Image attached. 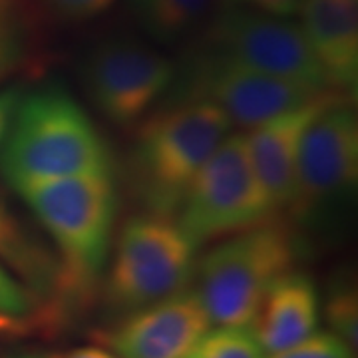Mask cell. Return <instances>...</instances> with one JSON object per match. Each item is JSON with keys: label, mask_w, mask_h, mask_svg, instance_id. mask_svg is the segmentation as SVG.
Returning a JSON list of instances; mask_svg holds the SVG:
<instances>
[{"label": "cell", "mask_w": 358, "mask_h": 358, "mask_svg": "<svg viewBox=\"0 0 358 358\" xmlns=\"http://www.w3.org/2000/svg\"><path fill=\"white\" fill-rule=\"evenodd\" d=\"M112 171L108 145L62 88L20 98L0 148V173L14 192L28 183Z\"/></svg>", "instance_id": "cell-1"}, {"label": "cell", "mask_w": 358, "mask_h": 358, "mask_svg": "<svg viewBox=\"0 0 358 358\" xmlns=\"http://www.w3.org/2000/svg\"><path fill=\"white\" fill-rule=\"evenodd\" d=\"M16 192L62 255L58 293L80 299L100 277L110 255L117 211L112 171L36 181Z\"/></svg>", "instance_id": "cell-2"}, {"label": "cell", "mask_w": 358, "mask_h": 358, "mask_svg": "<svg viewBox=\"0 0 358 358\" xmlns=\"http://www.w3.org/2000/svg\"><path fill=\"white\" fill-rule=\"evenodd\" d=\"M231 129L229 117L207 100H185L141 128L129 179L148 213L176 217L195 176Z\"/></svg>", "instance_id": "cell-3"}, {"label": "cell", "mask_w": 358, "mask_h": 358, "mask_svg": "<svg viewBox=\"0 0 358 358\" xmlns=\"http://www.w3.org/2000/svg\"><path fill=\"white\" fill-rule=\"evenodd\" d=\"M287 227L265 221L215 245L193 268V291L211 324L249 327L271 285L294 263Z\"/></svg>", "instance_id": "cell-4"}, {"label": "cell", "mask_w": 358, "mask_h": 358, "mask_svg": "<svg viewBox=\"0 0 358 358\" xmlns=\"http://www.w3.org/2000/svg\"><path fill=\"white\" fill-rule=\"evenodd\" d=\"M275 213L257 178L243 134H229L209 155L178 209V227L199 249L257 227Z\"/></svg>", "instance_id": "cell-5"}, {"label": "cell", "mask_w": 358, "mask_h": 358, "mask_svg": "<svg viewBox=\"0 0 358 358\" xmlns=\"http://www.w3.org/2000/svg\"><path fill=\"white\" fill-rule=\"evenodd\" d=\"M195 247L171 217L145 213L124 225L106 285V305L131 315L189 287Z\"/></svg>", "instance_id": "cell-6"}, {"label": "cell", "mask_w": 358, "mask_h": 358, "mask_svg": "<svg viewBox=\"0 0 358 358\" xmlns=\"http://www.w3.org/2000/svg\"><path fill=\"white\" fill-rule=\"evenodd\" d=\"M203 50L313 92H334L301 24L289 16L229 4L207 20Z\"/></svg>", "instance_id": "cell-7"}, {"label": "cell", "mask_w": 358, "mask_h": 358, "mask_svg": "<svg viewBox=\"0 0 358 358\" xmlns=\"http://www.w3.org/2000/svg\"><path fill=\"white\" fill-rule=\"evenodd\" d=\"M358 179V120L341 100L320 103L301 138L296 164V197L291 213L313 221L348 199Z\"/></svg>", "instance_id": "cell-8"}, {"label": "cell", "mask_w": 358, "mask_h": 358, "mask_svg": "<svg viewBox=\"0 0 358 358\" xmlns=\"http://www.w3.org/2000/svg\"><path fill=\"white\" fill-rule=\"evenodd\" d=\"M80 74L100 114L117 126H129L171 86L176 64L143 42L112 38L86 54Z\"/></svg>", "instance_id": "cell-9"}, {"label": "cell", "mask_w": 358, "mask_h": 358, "mask_svg": "<svg viewBox=\"0 0 358 358\" xmlns=\"http://www.w3.org/2000/svg\"><path fill=\"white\" fill-rule=\"evenodd\" d=\"M187 100L215 103L229 117L231 126L255 129L265 122L320 102L336 92H313L203 50L195 62L192 78L187 80Z\"/></svg>", "instance_id": "cell-10"}, {"label": "cell", "mask_w": 358, "mask_h": 358, "mask_svg": "<svg viewBox=\"0 0 358 358\" xmlns=\"http://www.w3.org/2000/svg\"><path fill=\"white\" fill-rule=\"evenodd\" d=\"M209 329L203 303L187 287L128 315L102 341L120 358H183Z\"/></svg>", "instance_id": "cell-11"}, {"label": "cell", "mask_w": 358, "mask_h": 358, "mask_svg": "<svg viewBox=\"0 0 358 358\" xmlns=\"http://www.w3.org/2000/svg\"><path fill=\"white\" fill-rule=\"evenodd\" d=\"M334 96V94H331ZM331 96L282 114L263 126L249 129L245 136L247 152L255 169L257 178L267 193L268 201L275 213L282 209H291L296 197V164H299V148L301 138L307 128L308 120L319 110V106Z\"/></svg>", "instance_id": "cell-12"}, {"label": "cell", "mask_w": 358, "mask_h": 358, "mask_svg": "<svg viewBox=\"0 0 358 358\" xmlns=\"http://www.w3.org/2000/svg\"><path fill=\"white\" fill-rule=\"evenodd\" d=\"M301 28L334 92L358 84V0H303Z\"/></svg>", "instance_id": "cell-13"}, {"label": "cell", "mask_w": 358, "mask_h": 358, "mask_svg": "<svg viewBox=\"0 0 358 358\" xmlns=\"http://www.w3.org/2000/svg\"><path fill=\"white\" fill-rule=\"evenodd\" d=\"M265 355H277L307 341L319 327V294L303 273H285L271 285L249 324Z\"/></svg>", "instance_id": "cell-14"}, {"label": "cell", "mask_w": 358, "mask_h": 358, "mask_svg": "<svg viewBox=\"0 0 358 358\" xmlns=\"http://www.w3.org/2000/svg\"><path fill=\"white\" fill-rule=\"evenodd\" d=\"M0 259L14 268L36 296L58 293L60 263L44 245L20 227L13 213L0 201Z\"/></svg>", "instance_id": "cell-15"}, {"label": "cell", "mask_w": 358, "mask_h": 358, "mask_svg": "<svg viewBox=\"0 0 358 358\" xmlns=\"http://www.w3.org/2000/svg\"><path fill=\"white\" fill-rule=\"evenodd\" d=\"M221 0H128L136 24L155 42L171 44L203 26Z\"/></svg>", "instance_id": "cell-16"}, {"label": "cell", "mask_w": 358, "mask_h": 358, "mask_svg": "<svg viewBox=\"0 0 358 358\" xmlns=\"http://www.w3.org/2000/svg\"><path fill=\"white\" fill-rule=\"evenodd\" d=\"M32 32L30 0H0V84L28 58Z\"/></svg>", "instance_id": "cell-17"}, {"label": "cell", "mask_w": 358, "mask_h": 358, "mask_svg": "<svg viewBox=\"0 0 358 358\" xmlns=\"http://www.w3.org/2000/svg\"><path fill=\"white\" fill-rule=\"evenodd\" d=\"M183 358H267L251 327H219L193 345Z\"/></svg>", "instance_id": "cell-18"}, {"label": "cell", "mask_w": 358, "mask_h": 358, "mask_svg": "<svg viewBox=\"0 0 358 358\" xmlns=\"http://www.w3.org/2000/svg\"><path fill=\"white\" fill-rule=\"evenodd\" d=\"M327 319L333 329V333L343 338L346 345L352 350H357L358 341V305H357V293L355 289H350L348 282L336 285L329 303H327Z\"/></svg>", "instance_id": "cell-19"}, {"label": "cell", "mask_w": 358, "mask_h": 358, "mask_svg": "<svg viewBox=\"0 0 358 358\" xmlns=\"http://www.w3.org/2000/svg\"><path fill=\"white\" fill-rule=\"evenodd\" d=\"M268 358H355V350L334 333H315L307 341Z\"/></svg>", "instance_id": "cell-20"}, {"label": "cell", "mask_w": 358, "mask_h": 358, "mask_svg": "<svg viewBox=\"0 0 358 358\" xmlns=\"http://www.w3.org/2000/svg\"><path fill=\"white\" fill-rule=\"evenodd\" d=\"M46 16L60 22H84L106 13L114 0H38Z\"/></svg>", "instance_id": "cell-21"}, {"label": "cell", "mask_w": 358, "mask_h": 358, "mask_svg": "<svg viewBox=\"0 0 358 358\" xmlns=\"http://www.w3.org/2000/svg\"><path fill=\"white\" fill-rule=\"evenodd\" d=\"M34 308H36V294L26 285L16 281L13 275L0 265V315L26 319V315L34 313Z\"/></svg>", "instance_id": "cell-22"}, {"label": "cell", "mask_w": 358, "mask_h": 358, "mask_svg": "<svg viewBox=\"0 0 358 358\" xmlns=\"http://www.w3.org/2000/svg\"><path fill=\"white\" fill-rule=\"evenodd\" d=\"M225 2L263 10L268 14H277V16H289V18L299 14L301 6H303V0H225Z\"/></svg>", "instance_id": "cell-23"}, {"label": "cell", "mask_w": 358, "mask_h": 358, "mask_svg": "<svg viewBox=\"0 0 358 358\" xmlns=\"http://www.w3.org/2000/svg\"><path fill=\"white\" fill-rule=\"evenodd\" d=\"M20 90L18 88H6L0 92V143L4 140L6 131L13 124V117L16 114V108L20 102Z\"/></svg>", "instance_id": "cell-24"}, {"label": "cell", "mask_w": 358, "mask_h": 358, "mask_svg": "<svg viewBox=\"0 0 358 358\" xmlns=\"http://www.w3.org/2000/svg\"><path fill=\"white\" fill-rule=\"evenodd\" d=\"M26 327H28V320L26 319L0 315V334H20L24 333Z\"/></svg>", "instance_id": "cell-25"}, {"label": "cell", "mask_w": 358, "mask_h": 358, "mask_svg": "<svg viewBox=\"0 0 358 358\" xmlns=\"http://www.w3.org/2000/svg\"><path fill=\"white\" fill-rule=\"evenodd\" d=\"M64 358H120L108 352V350H102V348H96V346H86V348H76L72 350L70 355H66Z\"/></svg>", "instance_id": "cell-26"}, {"label": "cell", "mask_w": 358, "mask_h": 358, "mask_svg": "<svg viewBox=\"0 0 358 358\" xmlns=\"http://www.w3.org/2000/svg\"><path fill=\"white\" fill-rule=\"evenodd\" d=\"M20 358H46V357H20Z\"/></svg>", "instance_id": "cell-27"}]
</instances>
